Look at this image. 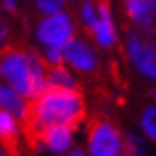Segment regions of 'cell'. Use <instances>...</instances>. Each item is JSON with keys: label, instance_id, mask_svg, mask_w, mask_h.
Masks as SVG:
<instances>
[{"label": "cell", "instance_id": "4", "mask_svg": "<svg viewBox=\"0 0 156 156\" xmlns=\"http://www.w3.org/2000/svg\"><path fill=\"white\" fill-rule=\"evenodd\" d=\"M76 34H78V23L74 13H71L69 10L40 15L33 25V38L38 50L44 48L63 50L65 44Z\"/></svg>", "mask_w": 156, "mask_h": 156}, {"label": "cell", "instance_id": "2", "mask_svg": "<svg viewBox=\"0 0 156 156\" xmlns=\"http://www.w3.org/2000/svg\"><path fill=\"white\" fill-rule=\"evenodd\" d=\"M0 82L30 101L48 88V67L38 50L6 48L0 51Z\"/></svg>", "mask_w": 156, "mask_h": 156}, {"label": "cell", "instance_id": "3", "mask_svg": "<svg viewBox=\"0 0 156 156\" xmlns=\"http://www.w3.org/2000/svg\"><path fill=\"white\" fill-rule=\"evenodd\" d=\"M120 44L129 71L139 80L156 84V33H139L129 29Z\"/></svg>", "mask_w": 156, "mask_h": 156}, {"label": "cell", "instance_id": "11", "mask_svg": "<svg viewBox=\"0 0 156 156\" xmlns=\"http://www.w3.org/2000/svg\"><path fill=\"white\" fill-rule=\"evenodd\" d=\"M23 124L25 122L13 116L12 112L0 111V145L10 147L17 143V139L23 133Z\"/></svg>", "mask_w": 156, "mask_h": 156}, {"label": "cell", "instance_id": "13", "mask_svg": "<svg viewBox=\"0 0 156 156\" xmlns=\"http://www.w3.org/2000/svg\"><path fill=\"white\" fill-rule=\"evenodd\" d=\"M80 80L78 76L65 65L48 67V88H59V90H76Z\"/></svg>", "mask_w": 156, "mask_h": 156}, {"label": "cell", "instance_id": "9", "mask_svg": "<svg viewBox=\"0 0 156 156\" xmlns=\"http://www.w3.org/2000/svg\"><path fill=\"white\" fill-rule=\"evenodd\" d=\"M120 12L129 29L156 33V0H120Z\"/></svg>", "mask_w": 156, "mask_h": 156}, {"label": "cell", "instance_id": "19", "mask_svg": "<svg viewBox=\"0 0 156 156\" xmlns=\"http://www.w3.org/2000/svg\"><path fill=\"white\" fill-rule=\"evenodd\" d=\"M8 36H10V29H8V25H0V48H2L4 42L8 40Z\"/></svg>", "mask_w": 156, "mask_h": 156}, {"label": "cell", "instance_id": "14", "mask_svg": "<svg viewBox=\"0 0 156 156\" xmlns=\"http://www.w3.org/2000/svg\"><path fill=\"white\" fill-rule=\"evenodd\" d=\"M124 156H151V143L137 129L124 131Z\"/></svg>", "mask_w": 156, "mask_h": 156}, {"label": "cell", "instance_id": "18", "mask_svg": "<svg viewBox=\"0 0 156 156\" xmlns=\"http://www.w3.org/2000/svg\"><path fill=\"white\" fill-rule=\"evenodd\" d=\"M63 156H88L86 154V151H84V147H78V145H74L69 152H65Z\"/></svg>", "mask_w": 156, "mask_h": 156}, {"label": "cell", "instance_id": "17", "mask_svg": "<svg viewBox=\"0 0 156 156\" xmlns=\"http://www.w3.org/2000/svg\"><path fill=\"white\" fill-rule=\"evenodd\" d=\"M0 6H2V10L6 13H15L19 10V2H17V0H2Z\"/></svg>", "mask_w": 156, "mask_h": 156}, {"label": "cell", "instance_id": "8", "mask_svg": "<svg viewBox=\"0 0 156 156\" xmlns=\"http://www.w3.org/2000/svg\"><path fill=\"white\" fill-rule=\"evenodd\" d=\"M36 135V147L50 156H63L78 145V126H51Z\"/></svg>", "mask_w": 156, "mask_h": 156}, {"label": "cell", "instance_id": "21", "mask_svg": "<svg viewBox=\"0 0 156 156\" xmlns=\"http://www.w3.org/2000/svg\"><path fill=\"white\" fill-rule=\"evenodd\" d=\"M149 95H151L152 103H156V84H151V93H149Z\"/></svg>", "mask_w": 156, "mask_h": 156}, {"label": "cell", "instance_id": "1", "mask_svg": "<svg viewBox=\"0 0 156 156\" xmlns=\"http://www.w3.org/2000/svg\"><path fill=\"white\" fill-rule=\"evenodd\" d=\"M86 112H88V105L80 88H46L34 99H30L27 124L33 129V133H38L51 126H78L84 122Z\"/></svg>", "mask_w": 156, "mask_h": 156}, {"label": "cell", "instance_id": "15", "mask_svg": "<svg viewBox=\"0 0 156 156\" xmlns=\"http://www.w3.org/2000/svg\"><path fill=\"white\" fill-rule=\"evenodd\" d=\"M34 10L38 15H46V13H55L61 10H67L69 0H33Z\"/></svg>", "mask_w": 156, "mask_h": 156}, {"label": "cell", "instance_id": "7", "mask_svg": "<svg viewBox=\"0 0 156 156\" xmlns=\"http://www.w3.org/2000/svg\"><path fill=\"white\" fill-rule=\"evenodd\" d=\"M63 65L80 76H93L101 69V51L88 36L76 34L63 48Z\"/></svg>", "mask_w": 156, "mask_h": 156}, {"label": "cell", "instance_id": "10", "mask_svg": "<svg viewBox=\"0 0 156 156\" xmlns=\"http://www.w3.org/2000/svg\"><path fill=\"white\" fill-rule=\"evenodd\" d=\"M29 107H30V101L27 97H23L19 91H15L8 84L0 82V111L12 112L13 116H17L19 120L27 122Z\"/></svg>", "mask_w": 156, "mask_h": 156}, {"label": "cell", "instance_id": "20", "mask_svg": "<svg viewBox=\"0 0 156 156\" xmlns=\"http://www.w3.org/2000/svg\"><path fill=\"white\" fill-rule=\"evenodd\" d=\"M0 156H12V152H10V147H6V145H0Z\"/></svg>", "mask_w": 156, "mask_h": 156}, {"label": "cell", "instance_id": "12", "mask_svg": "<svg viewBox=\"0 0 156 156\" xmlns=\"http://www.w3.org/2000/svg\"><path fill=\"white\" fill-rule=\"evenodd\" d=\"M137 131L151 145H156V103L149 101L137 114Z\"/></svg>", "mask_w": 156, "mask_h": 156}, {"label": "cell", "instance_id": "16", "mask_svg": "<svg viewBox=\"0 0 156 156\" xmlns=\"http://www.w3.org/2000/svg\"><path fill=\"white\" fill-rule=\"evenodd\" d=\"M40 57L44 61L46 67H57V65H63V50H57V48H44V50H38Z\"/></svg>", "mask_w": 156, "mask_h": 156}, {"label": "cell", "instance_id": "6", "mask_svg": "<svg viewBox=\"0 0 156 156\" xmlns=\"http://www.w3.org/2000/svg\"><path fill=\"white\" fill-rule=\"evenodd\" d=\"M86 36L101 53H111L122 42V29L116 8L111 0H97V15L86 29Z\"/></svg>", "mask_w": 156, "mask_h": 156}, {"label": "cell", "instance_id": "5", "mask_svg": "<svg viewBox=\"0 0 156 156\" xmlns=\"http://www.w3.org/2000/svg\"><path fill=\"white\" fill-rule=\"evenodd\" d=\"M88 156H124V129L112 118H97L84 137Z\"/></svg>", "mask_w": 156, "mask_h": 156}]
</instances>
